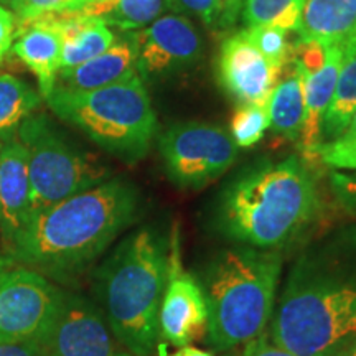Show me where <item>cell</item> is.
Segmentation results:
<instances>
[{"mask_svg":"<svg viewBox=\"0 0 356 356\" xmlns=\"http://www.w3.org/2000/svg\"><path fill=\"white\" fill-rule=\"evenodd\" d=\"M356 338V228L327 234L292 262L270 340L299 356H337Z\"/></svg>","mask_w":356,"mask_h":356,"instance_id":"6da1fadb","label":"cell"},{"mask_svg":"<svg viewBox=\"0 0 356 356\" xmlns=\"http://www.w3.org/2000/svg\"><path fill=\"white\" fill-rule=\"evenodd\" d=\"M139 208L136 186L106 180L32 216L7 244L8 257L38 273H78L137 220Z\"/></svg>","mask_w":356,"mask_h":356,"instance_id":"7a4b0ae2","label":"cell"},{"mask_svg":"<svg viewBox=\"0 0 356 356\" xmlns=\"http://www.w3.org/2000/svg\"><path fill=\"white\" fill-rule=\"evenodd\" d=\"M322 211L315 177L299 157L266 162L222 191L216 226L229 241L280 251L296 243Z\"/></svg>","mask_w":356,"mask_h":356,"instance_id":"3957f363","label":"cell"},{"mask_svg":"<svg viewBox=\"0 0 356 356\" xmlns=\"http://www.w3.org/2000/svg\"><path fill=\"white\" fill-rule=\"evenodd\" d=\"M282 274L275 249L239 246L213 257L203 277L208 343L218 351L246 345L273 320Z\"/></svg>","mask_w":356,"mask_h":356,"instance_id":"277c9868","label":"cell"},{"mask_svg":"<svg viewBox=\"0 0 356 356\" xmlns=\"http://www.w3.org/2000/svg\"><path fill=\"white\" fill-rule=\"evenodd\" d=\"M168 273V243L142 228L119 244L99 273V296L109 328L132 356H150Z\"/></svg>","mask_w":356,"mask_h":356,"instance_id":"5b68a950","label":"cell"},{"mask_svg":"<svg viewBox=\"0 0 356 356\" xmlns=\"http://www.w3.org/2000/svg\"><path fill=\"white\" fill-rule=\"evenodd\" d=\"M44 99L58 118L124 162L144 159L157 134V115L139 74L92 91L53 88Z\"/></svg>","mask_w":356,"mask_h":356,"instance_id":"8992f818","label":"cell"},{"mask_svg":"<svg viewBox=\"0 0 356 356\" xmlns=\"http://www.w3.org/2000/svg\"><path fill=\"white\" fill-rule=\"evenodd\" d=\"M15 137L24 147L29 165L32 216L109 180L108 170L66 142L44 114L29 115Z\"/></svg>","mask_w":356,"mask_h":356,"instance_id":"52a82bcc","label":"cell"},{"mask_svg":"<svg viewBox=\"0 0 356 356\" xmlns=\"http://www.w3.org/2000/svg\"><path fill=\"white\" fill-rule=\"evenodd\" d=\"M63 297L42 273L0 257V341L42 343Z\"/></svg>","mask_w":356,"mask_h":356,"instance_id":"ba28073f","label":"cell"},{"mask_svg":"<svg viewBox=\"0 0 356 356\" xmlns=\"http://www.w3.org/2000/svg\"><path fill=\"white\" fill-rule=\"evenodd\" d=\"M159 149L168 177L181 188H203L238 157L231 134L204 122L173 124L159 137Z\"/></svg>","mask_w":356,"mask_h":356,"instance_id":"9c48e42d","label":"cell"},{"mask_svg":"<svg viewBox=\"0 0 356 356\" xmlns=\"http://www.w3.org/2000/svg\"><path fill=\"white\" fill-rule=\"evenodd\" d=\"M142 81H152L193 66L203 55V40L184 15L167 13L145 29L129 32Z\"/></svg>","mask_w":356,"mask_h":356,"instance_id":"30bf717a","label":"cell"},{"mask_svg":"<svg viewBox=\"0 0 356 356\" xmlns=\"http://www.w3.org/2000/svg\"><path fill=\"white\" fill-rule=\"evenodd\" d=\"M208 328V305L202 284L184 269L177 229L168 243V273L159 312V337L175 346L198 340Z\"/></svg>","mask_w":356,"mask_h":356,"instance_id":"8fae6325","label":"cell"},{"mask_svg":"<svg viewBox=\"0 0 356 356\" xmlns=\"http://www.w3.org/2000/svg\"><path fill=\"white\" fill-rule=\"evenodd\" d=\"M38 346L44 356H132L118 346L95 307L66 292L55 322Z\"/></svg>","mask_w":356,"mask_h":356,"instance_id":"7c38bea8","label":"cell"},{"mask_svg":"<svg viewBox=\"0 0 356 356\" xmlns=\"http://www.w3.org/2000/svg\"><path fill=\"white\" fill-rule=\"evenodd\" d=\"M293 51L304 68L305 113L299 147L304 157L315 159L322 145L323 115L335 91L345 48L338 44L323 48L317 43H299Z\"/></svg>","mask_w":356,"mask_h":356,"instance_id":"4fadbf2b","label":"cell"},{"mask_svg":"<svg viewBox=\"0 0 356 356\" xmlns=\"http://www.w3.org/2000/svg\"><path fill=\"white\" fill-rule=\"evenodd\" d=\"M218 79L225 91L236 97L239 104L267 108L279 73H275L244 32H238L221 44L218 56Z\"/></svg>","mask_w":356,"mask_h":356,"instance_id":"5bb4252c","label":"cell"},{"mask_svg":"<svg viewBox=\"0 0 356 356\" xmlns=\"http://www.w3.org/2000/svg\"><path fill=\"white\" fill-rule=\"evenodd\" d=\"M32 218V188L24 147L17 137L0 147V236L6 244L19 236Z\"/></svg>","mask_w":356,"mask_h":356,"instance_id":"9a60e30c","label":"cell"},{"mask_svg":"<svg viewBox=\"0 0 356 356\" xmlns=\"http://www.w3.org/2000/svg\"><path fill=\"white\" fill-rule=\"evenodd\" d=\"M12 48L26 68L37 76L43 99L48 97L56 84L63 55V38L56 13L40 17L17 30Z\"/></svg>","mask_w":356,"mask_h":356,"instance_id":"2e32d148","label":"cell"},{"mask_svg":"<svg viewBox=\"0 0 356 356\" xmlns=\"http://www.w3.org/2000/svg\"><path fill=\"white\" fill-rule=\"evenodd\" d=\"M137 74L136 48L131 35L115 38L114 43L101 55L74 66L70 70H60L55 88L68 91H92Z\"/></svg>","mask_w":356,"mask_h":356,"instance_id":"e0dca14e","label":"cell"},{"mask_svg":"<svg viewBox=\"0 0 356 356\" xmlns=\"http://www.w3.org/2000/svg\"><path fill=\"white\" fill-rule=\"evenodd\" d=\"M299 43L350 47L356 43V0H305Z\"/></svg>","mask_w":356,"mask_h":356,"instance_id":"ac0fdd59","label":"cell"},{"mask_svg":"<svg viewBox=\"0 0 356 356\" xmlns=\"http://www.w3.org/2000/svg\"><path fill=\"white\" fill-rule=\"evenodd\" d=\"M270 129L284 139L299 142L304 124V68L296 56L280 71L277 83L270 95L269 106Z\"/></svg>","mask_w":356,"mask_h":356,"instance_id":"d6986e66","label":"cell"},{"mask_svg":"<svg viewBox=\"0 0 356 356\" xmlns=\"http://www.w3.org/2000/svg\"><path fill=\"white\" fill-rule=\"evenodd\" d=\"M56 20L63 38L61 70L86 63L108 50L115 40L114 32L104 22L81 12L56 13Z\"/></svg>","mask_w":356,"mask_h":356,"instance_id":"ffe728a7","label":"cell"},{"mask_svg":"<svg viewBox=\"0 0 356 356\" xmlns=\"http://www.w3.org/2000/svg\"><path fill=\"white\" fill-rule=\"evenodd\" d=\"M178 8L177 0H99L81 8L83 15L95 17L106 25L136 32Z\"/></svg>","mask_w":356,"mask_h":356,"instance_id":"44dd1931","label":"cell"},{"mask_svg":"<svg viewBox=\"0 0 356 356\" xmlns=\"http://www.w3.org/2000/svg\"><path fill=\"white\" fill-rule=\"evenodd\" d=\"M356 111V43L345 48L333 97L323 115L322 144L333 140L348 126Z\"/></svg>","mask_w":356,"mask_h":356,"instance_id":"7402d4cb","label":"cell"},{"mask_svg":"<svg viewBox=\"0 0 356 356\" xmlns=\"http://www.w3.org/2000/svg\"><path fill=\"white\" fill-rule=\"evenodd\" d=\"M42 95L13 74L0 73V142L17 136L22 122L42 102Z\"/></svg>","mask_w":356,"mask_h":356,"instance_id":"603a6c76","label":"cell"},{"mask_svg":"<svg viewBox=\"0 0 356 356\" xmlns=\"http://www.w3.org/2000/svg\"><path fill=\"white\" fill-rule=\"evenodd\" d=\"M305 0H244L243 19L248 26H277L297 32Z\"/></svg>","mask_w":356,"mask_h":356,"instance_id":"cb8c5ba5","label":"cell"},{"mask_svg":"<svg viewBox=\"0 0 356 356\" xmlns=\"http://www.w3.org/2000/svg\"><path fill=\"white\" fill-rule=\"evenodd\" d=\"M246 38L251 42L261 55L269 61V65L280 74L284 66L293 58V47L289 43L286 30H280L277 26H248L243 30Z\"/></svg>","mask_w":356,"mask_h":356,"instance_id":"d4e9b609","label":"cell"},{"mask_svg":"<svg viewBox=\"0 0 356 356\" xmlns=\"http://www.w3.org/2000/svg\"><path fill=\"white\" fill-rule=\"evenodd\" d=\"M315 159H318L325 167L332 170H356V111L340 136L318 147Z\"/></svg>","mask_w":356,"mask_h":356,"instance_id":"484cf974","label":"cell"},{"mask_svg":"<svg viewBox=\"0 0 356 356\" xmlns=\"http://www.w3.org/2000/svg\"><path fill=\"white\" fill-rule=\"evenodd\" d=\"M270 127L267 108L254 104H239L231 121V137L238 149H249L262 139L264 132Z\"/></svg>","mask_w":356,"mask_h":356,"instance_id":"4316f807","label":"cell"},{"mask_svg":"<svg viewBox=\"0 0 356 356\" xmlns=\"http://www.w3.org/2000/svg\"><path fill=\"white\" fill-rule=\"evenodd\" d=\"M243 0H177L178 8L193 13L210 29L229 26L241 10Z\"/></svg>","mask_w":356,"mask_h":356,"instance_id":"83f0119b","label":"cell"},{"mask_svg":"<svg viewBox=\"0 0 356 356\" xmlns=\"http://www.w3.org/2000/svg\"><path fill=\"white\" fill-rule=\"evenodd\" d=\"M73 10V0H24L20 7L13 12L15 15V32L30 22L48 15Z\"/></svg>","mask_w":356,"mask_h":356,"instance_id":"f1b7e54d","label":"cell"},{"mask_svg":"<svg viewBox=\"0 0 356 356\" xmlns=\"http://www.w3.org/2000/svg\"><path fill=\"white\" fill-rule=\"evenodd\" d=\"M330 185L338 203H340L350 215H353L356 218V170H333L330 175Z\"/></svg>","mask_w":356,"mask_h":356,"instance_id":"f546056e","label":"cell"},{"mask_svg":"<svg viewBox=\"0 0 356 356\" xmlns=\"http://www.w3.org/2000/svg\"><path fill=\"white\" fill-rule=\"evenodd\" d=\"M241 356H299L292 351H289L284 346L274 343L270 340V337H267V333H261L259 337H256L254 340L248 341L244 345L243 355Z\"/></svg>","mask_w":356,"mask_h":356,"instance_id":"4dcf8cb0","label":"cell"},{"mask_svg":"<svg viewBox=\"0 0 356 356\" xmlns=\"http://www.w3.org/2000/svg\"><path fill=\"white\" fill-rule=\"evenodd\" d=\"M15 42V15L7 7L0 6V63L10 53Z\"/></svg>","mask_w":356,"mask_h":356,"instance_id":"1f68e13d","label":"cell"},{"mask_svg":"<svg viewBox=\"0 0 356 356\" xmlns=\"http://www.w3.org/2000/svg\"><path fill=\"white\" fill-rule=\"evenodd\" d=\"M0 356H44L42 348L35 343L24 341H0Z\"/></svg>","mask_w":356,"mask_h":356,"instance_id":"d6a6232c","label":"cell"},{"mask_svg":"<svg viewBox=\"0 0 356 356\" xmlns=\"http://www.w3.org/2000/svg\"><path fill=\"white\" fill-rule=\"evenodd\" d=\"M168 356H215V355H211L210 351H204V350L195 348V346H191V345H186V346H180L175 353H172Z\"/></svg>","mask_w":356,"mask_h":356,"instance_id":"836d02e7","label":"cell"},{"mask_svg":"<svg viewBox=\"0 0 356 356\" xmlns=\"http://www.w3.org/2000/svg\"><path fill=\"white\" fill-rule=\"evenodd\" d=\"M22 2H24V0H0V6L7 7L8 10L15 12L17 8L20 7V3H22Z\"/></svg>","mask_w":356,"mask_h":356,"instance_id":"e575fe53","label":"cell"},{"mask_svg":"<svg viewBox=\"0 0 356 356\" xmlns=\"http://www.w3.org/2000/svg\"><path fill=\"white\" fill-rule=\"evenodd\" d=\"M337 356H356V338L351 343L346 346V348L341 351V353H338Z\"/></svg>","mask_w":356,"mask_h":356,"instance_id":"d590c367","label":"cell"},{"mask_svg":"<svg viewBox=\"0 0 356 356\" xmlns=\"http://www.w3.org/2000/svg\"><path fill=\"white\" fill-rule=\"evenodd\" d=\"M0 147H2V142H0Z\"/></svg>","mask_w":356,"mask_h":356,"instance_id":"8d00e7d4","label":"cell"}]
</instances>
